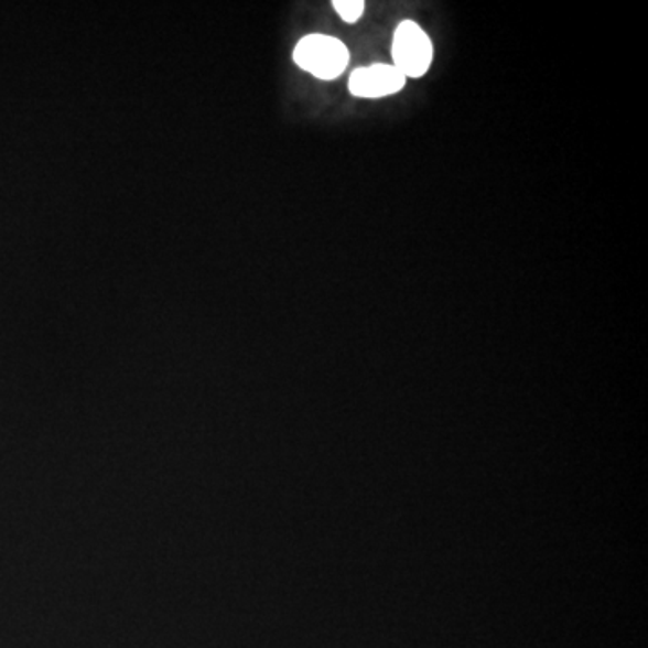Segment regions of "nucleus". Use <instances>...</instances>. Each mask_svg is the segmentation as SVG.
I'll use <instances>...</instances> for the list:
<instances>
[{"mask_svg": "<svg viewBox=\"0 0 648 648\" xmlns=\"http://www.w3.org/2000/svg\"><path fill=\"white\" fill-rule=\"evenodd\" d=\"M334 10L346 24H355L366 11L364 0H335Z\"/></svg>", "mask_w": 648, "mask_h": 648, "instance_id": "4", "label": "nucleus"}, {"mask_svg": "<svg viewBox=\"0 0 648 648\" xmlns=\"http://www.w3.org/2000/svg\"><path fill=\"white\" fill-rule=\"evenodd\" d=\"M391 54L395 67L406 78L418 79L431 69L434 50L428 33L414 20H403L395 30Z\"/></svg>", "mask_w": 648, "mask_h": 648, "instance_id": "2", "label": "nucleus"}, {"mask_svg": "<svg viewBox=\"0 0 648 648\" xmlns=\"http://www.w3.org/2000/svg\"><path fill=\"white\" fill-rule=\"evenodd\" d=\"M406 84L408 78L393 64H374L355 69L348 89L355 98L380 99L400 93Z\"/></svg>", "mask_w": 648, "mask_h": 648, "instance_id": "3", "label": "nucleus"}, {"mask_svg": "<svg viewBox=\"0 0 648 648\" xmlns=\"http://www.w3.org/2000/svg\"><path fill=\"white\" fill-rule=\"evenodd\" d=\"M294 62L315 78L332 82L348 67L349 51L335 36L309 35L295 45Z\"/></svg>", "mask_w": 648, "mask_h": 648, "instance_id": "1", "label": "nucleus"}]
</instances>
